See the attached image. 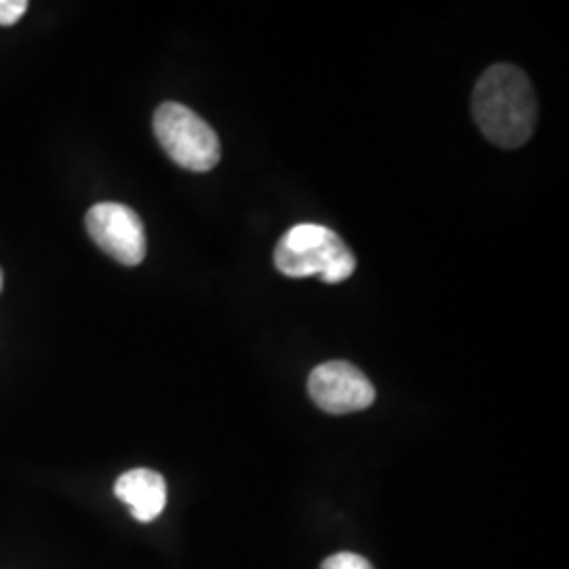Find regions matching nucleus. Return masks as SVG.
<instances>
[{
	"instance_id": "nucleus-1",
	"label": "nucleus",
	"mask_w": 569,
	"mask_h": 569,
	"mask_svg": "<svg viewBox=\"0 0 569 569\" xmlns=\"http://www.w3.org/2000/svg\"><path fill=\"white\" fill-rule=\"evenodd\" d=\"M472 119L500 148L528 143L538 121V100L528 74L510 63L491 66L472 91Z\"/></svg>"
},
{
	"instance_id": "nucleus-2",
	"label": "nucleus",
	"mask_w": 569,
	"mask_h": 569,
	"mask_svg": "<svg viewBox=\"0 0 569 569\" xmlns=\"http://www.w3.org/2000/svg\"><path fill=\"white\" fill-rule=\"evenodd\" d=\"M274 266L291 279L319 277L323 283L333 284L355 272L357 258L331 228L298 224L289 228L277 244Z\"/></svg>"
},
{
	"instance_id": "nucleus-3",
	"label": "nucleus",
	"mask_w": 569,
	"mask_h": 569,
	"mask_svg": "<svg viewBox=\"0 0 569 569\" xmlns=\"http://www.w3.org/2000/svg\"><path fill=\"white\" fill-rule=\"evenodd\" d=\"M152 124L167 157L183 169L204 173L220 161L222 148L218 133L182 103H161Z\"/></svg>"
},
{
	"instance_id": "nucleus-4",
	"label": "nucleus",
	"mask_w": 569,
	"mask_h": 569,
	"mask_svg": "<svg viewBox=\"0 0 569 569\" xmlns=\"http://www.w3.org/2000/svg\"><path fill=\"white\" fill-rule=\"evenodd\" d=\"M84 226L89 237L112 260L122 266L142 264L146 232L140 216L121 203H98L87 211Z\"/></svg>"
},
{
	"instance_id": "nucleus-5",
	"label": "nucleus",
	"mask_w": 569,
	"mask_h": 569,
	"mask_svg": "<svg viewBox=\"0 0 569 569\" xmlns=\"http://www.w3.org/2000/svg\"><path fill=\"white\" fill-rule=\"evenodd\" d=\"M308 392L317 406L333 416L363 411L376 401V388L369 378L348 361L315 367L308 378Z\"/></svg>"
},
{
	"instance_id": "nucleus-6",
	"label": "nucleus",
	"mask_w": 569,
	"mask_h": 569,
	"mask_svg": "<svg viewBox=\"0 0 569 569\" xmlns=\"http://www.w3.org/2000/svg\"><path fill=\"white\" fill-rule=\"evenodd\" d=\"M114 493L140 523L154 521L167 505V483L150 468H133L121 475L114 483Z\"/></svg>"
},
{
	"instance_id": "nucleus-7",
	"label": "nucleus",
	"mask_w": 569,
	"mask_h": 569,
	"mask_svg": "<svg viewBox=\"0 0 569 569\" xmlns=\"http://www.w3.org/2000/svg\"><path fill=\"white\" fill-rule=\"evenodd\" d=\"M321 569H376L366 557L355 555V552H338L329 557Z\"/></svg>"
},
{
	"instance_id": "nucleus-8",
	"label": "nucleus",
	"mask_w": 569,
	"mask_h": 569,
	"mask_svg": "<svg viewBox=\"0 0 569 569\" xmlns=\"http://www.w3.org/2000/svg\"><path fill=\"white\" fill-rule=\"evenodd\" d=\"M28 11L26 0H0V26H13Z\"/></svg>"
},
{
	"instance_id": "nucleus-9",
	"label": "nucleus",
	"mask_w": 569,
	"mask_h": 569,
	"mask_svg": "<svg viewBox=\"0 0 569 569\" xmlns=\"http://www.w3.org/2000/svg\"><path fill=\"white\" fill-rule=\"evenodd\" d=\"M0 291H2V270H0Z\"/></svg>"
}]
</instances>
